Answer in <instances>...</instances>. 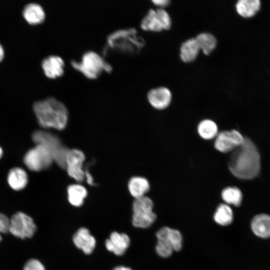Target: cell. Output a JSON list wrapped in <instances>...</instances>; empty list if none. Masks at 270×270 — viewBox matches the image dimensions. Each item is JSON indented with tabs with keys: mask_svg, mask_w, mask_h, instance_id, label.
Segmentation results:
<instances>
[{
	"mask_svg": "<svg viewBox=\"0 0 270 270\" xmlns=\"http://www.w3.org/2000/svg\"><path fill=\"white\" fill-rule=\"evenodd\" d=\"M228 168L236 178L250 180L256 177L260 168V158L253 142L244 138L242 145L232 151L228 162Z\"/></svg>",
	"mask_w": 270,
	"mask_h": 270,
	"instance_id": "6da1fadb",
	"label": "cell"
},
{
	"mask_svg": "<svg viewBox=\"0 0 270 270\" xmlns=\"http://www.w3.org/2000/svg\"><path fill=\"white\" fill-rule=\"evenodd\" d=\"M33 109L42 127L62 130L66 126L68 112L64 104L52 96L36 102Z\"/></svg>",
	"mask_w": 270,
	"mask_h": 270,
	"instance_id": "7a4b0ae2",
	"label": "cell"
},
{
	"mask_svg": "<svg viewBox=\"0 0 270 270\" xmlns=\"http://www.w3.org/2000/svg\"><path fill=\"white\" fill-rule=\"evenodd\" d=\"M145 45L144 40L138 35L134 28L116 30L106 38V46L104 52L113 50L124 54H136Z\"/></svg>",
	"mask_w": 270,
	"mask_h": 270,
	"instance_id": "3957f363",
	"label": "cell"
},
{
	"mask_svg": "<svg viewBox=\"0 0 270 270\" xmlns=\"http://www.w3.org/2000/svg\"><path fill=\"white\" fill-rule=\"evenodd\" d=\"M70 64L74 69L90 80L97 78L104 72L109 73L112 70V65L104 57L93 50L85 52L80 61L72 60Z\"/></svg>",
	"mask_w": 270,
	"mask_h": 270,
	"instance_id": "277c9868",
	"label": "cell"
},
{
	"mask_svg": "<svg viewBox=\"0 0 270 270\" xmlns=\"http://www.w3.org/2000/svg\"><path fill=\"white\" fill-rule=\"evenodd\" d=\"M32 139L36 144L45 146L51 154L54 161L61 168H66V160L69 149L56 135L38 130L32 134Z\"/></svg>",
	"mask_w": 270,
	"mask_h": 270,
	"instance_id": "5b68a950",
	"label": "cell"
},
{
	"mask_svg": "<svg viewBox=\"0 0 270 270\" xmlns=\"http://www.w3.org/2000/svg\"><path fill=\"white\" fill-rule=\"evenodd\" d=\"M156 252L162 258H168L174 251H179L182 248V236L176 230L162 227L156 232Z\"/></svg>",
	"mask_w": 270,
	"mask_h": 270,
	"instance_id": "8992f818",
	"label": "cell"
},
{
	"mask_svg": "<svg viewBox=\"0 0 270 270\" xmlns=\"http://www.w3.org/2000/svg\"><path fill=\"white\" fill-rule=\"evenodd\" d=\"M154 203L148 196L135 199L132 204V223L134 226L146 228L155 222L156 216L153 212Z\"/></svg>",
	"mask_w": 270,
	"mask_h": 270,
	"instance_id": "52a82bcc",
	"label": "cell"
},
{
	"mask_svg": "<svg viewBox=\"0 0 270 270\" xmlns=\"http://www.w3.org/2000/svg\"><path fill=\"white\" fill-rule=\"evenodd\" d=\"M24 162L30 170L38 172L50 167L54 160L45 146L36 144L26 154Z\"/></svg>",
	"mask_w": 270,
	"mask_h": 270,
	"instance_id": "ba28073f",
	"label": "cell"
},
{
	"mask_svg": "<svg viewBox=\"0 0 270 270\" xmlns=\"http://www.w3.org/2000/svg\"><path fill=\"white\" fill-rule=\"evenodd\" d=\"M10 220L9 232L18 238H30L36 231V226L32 218L24 212L15 213Z\"/></svg>",
	"mask_w": 270,
	"mask_h": 270,
	"instance_id": "9c48e42d",
	"label": "cell"
},
{
	"mask_svg": "<svg viewBox=\"0 0 270 270\" xmlns=\"http://www.w3.org/2000/svg\"><path fill=\"white\" fill-rule=\"evenodd\" d=\"M244 138L238 130H223L217 134L214 142V148L222 153L232 152L244 142Z\"/></svg>",
	"mask_w": 270,
	"mask_h": 270,
	"instance_id": "30bf717a",
	"label": "cell"
},
{
	"mask_svg": "<svg viewBox=\"0 0 270 270\" xmlns=\"http://www.w3.org/2000/svg\"><path fill=\"white\" fill-rule=\"evenodd\" d=\"M85 156L81 150L69 149L66 157L65 169L68 174L78 182H82L85 178V170L82 168Z\"/></svg>",
	"mask_w": 270,
	"mask_h": 270,
	"instance_id": "8fae6325",
	"label": "cell"
},
{
	"mask_svg": "<svg viewBox=\"0 0 270 270\" xmlns=\"http://www.w3.org/2000/svg\"><path fill=\"white\" fill-rule=\"evenodd\" d=\"M147 98L149 103L153 108L162 110L170 106L172 95L168 88L160 86L150 90L148 92Z\"/></svg>",
	"mask_w": 270,
	"mask_h": 270,
	"instance_id": "7c38bea8",
	"label": "cell"
},
{
	"mask_svg": "<svg viewBox=\"0 0 270 270\" xmlns=\"http://www.w3.org/2000/svg\"><path fill=\"white\" fill-rule=\"evenodd\" d=\"M130 245V238L128 236L117 232H112L110 238L105 241L106 248L118 256H122Z\"/></svg>",
	"mask_w": 270,
	"mask_h": 270,
	"instance_id": "4fadbf2b",
	"label": "cell"
},
{
	"mask_svg": "<svg viewBox=\"0 0 270 270\" xmlns=\"http://www.w3.org/2000/svg\"><path fill=\"white\" fill-rule=\"evenodd\" d=\"M65 63L64 60L56 55H50L44 58L42 66L45 75L50 78H56L64 72Z\"/></svg>",
	"mask_w": 270,
	"mask_h": 270,
	"instance_id": "5bb4252c",
	"label": "cell"
},
{
	"mask_svg": "<svg viewBox=\"0 0 270 270\" xmlns=\"http://www.w3.org/2000/svg\"><path fill=\"white\" fill-rule=\"evenodd\" d=\"M72 241L76 246L86 254H92L96 246L95 238L86 228H80L75 232Z\"/></svg>",
	"mask_w": 270,
	"mask_h": 270,
	"instance_id": "9a60e30c",
	"label": "cell"
},
{
	"mask_svg": "<svg viewBox=\"0 0 270 270\" xmlns=\"http://www.w3.org/2000/svg\"><path fill=\"white\" fill-rule=\"evenodd\" d=\"M254 234L262 238H270V216L260 214L255 216L250 223Z\"/></svg>",
	"mask_w": 270,
	"mask_h": 270,
	"instance_id": "2e32d148",
	"label": "cell"
},
{
	"mask_svg": "<svg viewBox=\"0 0 270 270\" xmlns=\"http://www.w3.org/2000/svg\"><path fill=\"white\" fill-rule=\"evenodd\" d=\"M22 14L26 22L32 24L42 23L46 17L43 8L36 3H30L26 5Z\"/></svg>",
	"mask_w": 270,
	"mask_h": 270,
	"instance_id": "e0dca14e",
	"label": "cell"
},
{
	"mask_svg": "<svg viewBox=\"0 0 270 270\" xmlns=\"http://www.w3.org/2000/svg\"><path fill=\"white\" fill-rule=\"evenodd\" d=\"M200 48L195 38L185 40L180 47V58L184 62H191L197 58Z\"/></svg>",
	"mask_w": 270,
	"mask_h": 270,
	"instance_id": "ac0fdd59",
	"label": "cell"
},
{
	"mask_svg": "<svg viewBox=\"0 0 270 270\" xmlns=\"http://www.w3.org/2000/svg\"><path fill=\"white\" fill-rule=\"evenodd\" d=\"M128 188L131 195L136 199L145 196V194L150 190V186L146 178L134 176L129 180Z\"/></svg>",
	"mask_w": 270,
	"mask_h": 270,
	"instance_id": "d6986e66",
	"label": "cell"
},
{
	"mask_svg": "<svg viewBox=\"0 0 270 270\" xmlns=\"http://www.w3.org/2000/svg\"><path fill=\"white\" fill-rule=\"evenodd\" d=\"M8 182L14 190H18L24 188L28 184V175L20 168H14L10 170L8 176Z\"/></svg>",
	"mask_w": 270,
	"mask_h": 270,
	"instance_id": "ffe728a7",
	"label": "cell"
},
{
	"mask_svg": "<svg viewBox=\"0 0 270 270\" xmlns=\"http://www.w3.org/2000/svg\"><path fill=\"white\" fill-rule=\"evenodd\" d=\"M260 0H239L236 4L237 12L242 16L249 18L253 16L259 10Z\"/></svg>",
	"mask_w": 270,
	"mask_h": 270,
	"instance_id": "44dd1931",
	"label": "cell"
},
{
	"mask_svg": "<svg viewBox=\"0 0 270 270\" xmlns=\"http://www.w3.org/2000/svg\"><path fill=\"white\" fill-rule=\"evenodd\" d=\"M67 192L68 202L74 206H81L88 194L86 188L79 184L70 185Z\"/></svg>",
	"mask_w": 270,
	"mask_h": 270,
	"instance_id": "7402d4cb",
	"label": "cell"
},
{
	"mask_svg": "<svg viewBox=\"0 0 270 270\" xmlns=\"http://www.w3.org/2000/svg\"><path fill=\"white\" fill-rule=\"evenodd\" d=\"M200 50L206 56L210 54L216 48L217 40L216 37L209 32H201L195 38Z\"/></svg>",
	"mask_w": 270,
	"mask_h": 270,
	"instance_id": "603a6c76",
	"label": "cell"
},
{
	"mask_svg": "<svg viewBox=\"0 0 270 270\" xmlns=\"http://www.w3.org/2000/svg\"><path fill=\"white\" fill-rule=\"evenodd\" d=\"M140 26L143 30L148 32H160L162 28L158 18L156 10L150 9L142 20Z\"/></svg>",
	"mask_w": 270,
	"mask_h": 270,
	"instance_id": "cb8c5ba5",
	"label": "cell"
},
{
	"mask_svg": "<svg viewBox=\"0 0 270 270\" xmlns=\"http://www.w3.org/2000/svg\"><path fill=\"white\" fill-rule=\"evenodd\" d=\"M198 132L201 138L206 140L214 138L218 133L216 124L210 120L201 121L198 126Z\"/></svg>",
	"mask_w": 270,
	"mask_h": 270,
	"instance_id": "d4e9b609",
	"label": "cell"
},
{
	"mask_svg": "<svg viewBox=\"0 0 270 270\" xmlns=\"http://www.w3.org/2000/svg\"><path fill=\"white\" fill-rule=\"evenodd\" d=\"M215 222L220 225L226 226L230 224L233 220V212L230 207L226 204H220L214 214Z\"/></svg>",
	"mask_w": 270,
	"mask_h": 270,
	"instance_id": "484cf974",
	"label": "cell"
},
{
	"mask_svg": "<svg viewBox=\"0 0 270 270\" xmlns=\"http://www.w3.org/2000/svg\"><path fill=\"white\" fill-rule=\"evenodd\" d=\"M222 198L227 204H232L236 206L240 205L242 194L240 190L235 186H228L222 192Z\"/></svg>",
	"mask_w": 270,
	"mask_h": 270,
	"instance_id": "4316f807",
	"label": "cell"
},
{
	"mask_svg": "<svg viewBox=\"0 0 270 270\" xmlns=\"http://www.w3.org/2000/svg\"><path fill=\"white\" fill-rule=\"evenodd\" d=\"M158 18L163 30H168L172 26V20L168 12L164 8L156 10Z\"/></svg>",
	"mask_w": 270,
	"mask_h": 270,
	"instance_id": "83f0119b",
	"label": "cell"
},
{
	"mask_svg": "<svg viewBox=\"0 0 270 270\" xmlns=\"http://www.w3.org/2000/svg\"><path fill=\"white\" fill-rule=\"evenodd\" d=\"M23 270H46V269L39 260L31 259L26 263Z\"/></svg>",
	"mask_w": 270,
	"mask_h": 270,
	"instance_id": "f1b7e54d",
	"label": "cell"
},
{
	"mask_svg": "<svg viewBox=\"0 0 270 270\" xmlns=\"http://www.w3.org/2000/svg\"><path fill=\"white\" fill-rule=\"evenodd\" d=\"M10 219L4 214L0 212V233L9 232Z\"/></svg>",
	"mask_w": 270,
	"mask_h": 270,
	"instance_id": "f546056e",
	"label": "cell"
},
{
	"mask_svg": "<svg viewBox=\"0 0 270 270\" xmlns=\"http://www.w3.org/2000/svg\"><path fill=\"white\" fill-rule=\"evenodd\" d=\"M152 2L159 8H164L170 5V1L169 0H153Z\"/></svg>",
	"mask_w": 270,
	"mask_h": 270,
	"instance_id": "4dcf8cb0",
	"label": "cell"
},
{
	"mask_svg": "<svg viewBox=\"0 0 270 270\" xmlns=\"http://www.w3.org/2000/svg\"><path fill=\"white\" fill-rule=\"evenodd\" d=\"M112 270H132L128 267L120 266L115 267Z\"/></svg>",
	"mask_w": 270,
	"mask_h": 270,
	"instance_id": "1f68e13d",
	"label": "cell"
},
{
	"mask_svg": "<svg viewBox=\"0 0 270 270\" xmlns=\"http://www.w3.org/2000/svg\"><path fill=\"white\" fill-rule=\"evenodd\" d=\"M4 50L2 46V44H0V62L2 61L4 57Z\"/></svg>",
	"mask_w": 270,
	"mask_h": 270,
	"instance_id": "d6a6232c",
	"label": "cell"
},
{
	"mask_svg": "<svg viewBox=\"0 0 270 270\" xmlns=\"http://www.w3.org/2000/svg\"><path fill=\"white\" fill-rule=\"evenodd\" d=\"M2 150L1 148L0 147V158L2 157Z\"/></svg>",
	"mask_w": 270,
	"mask_h": 270,
	"instance_id": "836d02e7",
	"label": "cell"
},
{
	"mask_svg": "<svg viewBox=\"0 0 270 270\" xmlns=\"http://www.w3.org/2000/svg\"><path fill=\"white\" fill-rule=\"evenodd\" d=\"M2 240V236H1V235H0V241Z\"/></svg>",
	"mask_w": 270,
	"mask_h": 270,
	"instance_id": "e575fe53",
	"label": "cell"
}]
</instances>
